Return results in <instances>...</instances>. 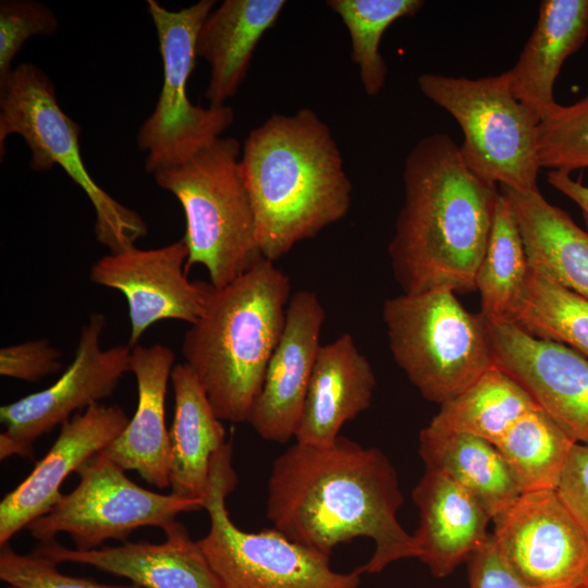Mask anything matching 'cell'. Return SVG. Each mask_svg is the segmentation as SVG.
Masks as SVG:
<instances>
[{"mask_svg": "<svg viewBox=\"0 0 588 588\" xmlns=\"http://www.w3.org/2000/svg\"><path fill=\"white\" fill-rule=\"evenodd\" d=\"M174 415L170 438L171 493L204 501L212 457L226 443L222 420L191 368L177 364L171 372Z\"/></svg>", "mask_w": 588, "mask_h": 588, "instance_id": "cell-25", "label": "cell"}, {"mask_svg": "<svg viewBox=\"0 0 588 588\" xmlns=\"http://www.w3.org/2000/svg\"><path fill=\"white\" fill-rule=\"evenodd\" d=\"M161 543L123 542L87 551L69 549L56 539L39 542L34 551L60 564H85L130 579L142 588H222L198 540L174 522Z\"/></svg>", "mask_w": 588, "mask_h": 588, "instance_id": "cell-18", "label": "cell"}, {"mask_svg": "<svg viewBox=\"0 0 588 588\" xmlns=\"http://www.w3.org/2000/svg\"><path fill=\"white\" fill-rule=\"evenodd\" d=\"M62 354L47 339L26 341L0 350V375L37 382L61 370Z\"/></svg>", "mask_w": 588, "mask_h": 588, "instance_id": "cell-35", "label": "cell"}, {"mask_svg": "<svg viewBox=\"0 0 588 588\" xmlns=\"http://www.w3.org/2000/svg\"><path fill=\"white\" fill-rule=\"evenodd\" d=\"M376 376L354 338L343 333L320 346L295 433L298 443L329 446L346 421L372 401Z\"/></svg>", "mask_w": 588, "mask_h": 588, "instance_id": "cell-20", "label": "cell"}, {"mask_svg": "<svg viewBox=\"0 0 588 588\" xmlns=\"http://www.w3.org/2000/svg\"><path fill=\"white\" fill-rule=\"evenodd\" d=\"M324 317L315 292L299 290L291 296L282 336L246 419L264 440L286 443L295 438Z\"/></svg>", "mask_w": 588, "mask_h": 588, "instance_id": "cell-16", "label": "cell"}, {"mask_svg": "<svg viewBox=\"0 0 588 588\" xmlns=\"http://www.w3.org/2000/svg\"><path fill=\"white\" fill-rule=\"evenodd\" d=\"M467 563L469 588H528L502 559L492 534Z\"/></svg>", "mask_w": 588, "mask_h": 588, "instance_id": "cell-37", "label": "cell"}, {"mask_svg": "<svg viewBox=\"0 0 588 588\" xmlns=\"http://www.w3.org/2000/svg\"><path fill=\"white\" fill-rule=\"evenodd\" d=\"M422 0H328L351 38V59L358 66L365 93L377 96L385 84L388 66L380 53L385 30L400 19L414 16Z\"/></svg>", "mask_w": 588, "mask_h": 588, "instance_id": "cell-31", "label": "cell"}, {"mask_svg": "<svg viewBox=\"0 0 588 588\" xmlns=\"http://www.w3.org/2000/svg\"><path fill=\"white\" fill-rule=\"evenodd\" d=\"M403 504L388 456L339 437L329 446L295 442L272 464L266 515L289 539L330 555L357 537L375 542L362 573L378 574L403 559H419L413 535L399 523Z\"/></svg>", "mask_w": 588, "mask_h": 588, "instance_id": "cell-1", "label": "cell"}, {"mask_svg": "<svg viewBox=\"0 0 588 588\" xmlns=\"http://www.w3.org/2000/svg\"><path fill=\"white\" fill-rule=\"evenodd\" d=\"M425 467L438 470L468 491L491 519L522 494L494 444L479 437L426 426L419 433Z\"/></svg>", "mask_w": 588, "mask_h": 588, "instance_id": "cell-26", "label": "cell"}, {"mask_svg": "<svg viewBox=\"0 0 588 588\" xmlns=\"http://www.w3.org/2000/svg\"><path fill=\"white\" fill-rule=\"evenodd\" d=\"M576 440L539 406L497 442L519 490H556Z\"/></svg>", "mask_w": 588, "mask_h": 588, "instance_id": "cell-28", "label": "cell"}, {"mask_svg": "<svg viewBox=\"0 0 588 588\" xmlns=\"http://www.w3.org/2000/svg\"><path fill=\"white\" fill-rule=\"evenodd\" d=\"M586 588H588V586Z\"/></svg>", "mask_w": 588, "mask_h": 588, "instance_id": "cell-40", "label": "cell"}, {"mask_svg": "<svg viewBox=\"0 0 588 588\" xmlns=\"http://www.w3.org/2000/svg\"><path fill=\"white\" fill-rule=\"evenodd\" d=\"M412 498L419 513L413 535L419 560L432 576L444 578L489 538L491 519L480 503L444 474L425 467Z\"/></svg>", "mask_w": 588, "mask_h": 588, "instance_id": "cell-19", "label": "cell"}, {"mask_svg": "<svg viewBox=\"0 0 588 588\" xmlns=\"http://www.w3.org/2000/svg\"><path fill=\"white\" fill-rule=\"evenodd\" d=\"M492 520L498 551L525 586H588V541L556 490L524 492Z\"/></svg>", "mask_w": 588, "mask_h": 588, "instance_id": "cell-13", "label": "cell"}, {"mask_svg": "<svg viewBox=\"0 0 588 588\" xmlns=\"http://www.w3.org/2000/svg\"><path fill=\"white\" fill-rule=\"evenodd\" d=\"M106 317L93 313L81 328L75 357L60 378L47 389L0 407L5 430L0 434V460L19 455L34 457L37 438L62 425L79 409L110 396L121 378L130 372L132 347L102 348Z\"/></svg>", "mask_w": 588, "mask_h": 588, "instance_id": "cell-12", "label": "cell"}, {"mask_svg": "<svg viewBox=\"0 0 588 588\" xmlns=\"http://www.w3.org/2000/svg\"><path fill=\"white\" fill-rule=\"evenodd\" d=\"M547 180L556 191L573 200L580 209L588 232V186L572 179L571 173L550 170Z\"/></svg>", "mask_w": 588, "mask_h": 588, "instance_id": "cell-38", "label": "cell"}, {"mask_svg": "<svg viewBox=\"0 0 588 588\" xmlns=\"http://www.w3.org/2000/svg\"><path fill=\"white\" fill-rule=\"evenodd\" d=\"M285 4L284 0H224L210 12L196 38V56L210 68L205 90L209 106H225L237 93L257 45Z\"/></svg>", "mask_w": 588, "mask_h": 588, "instance_id": "cell-22", "label": "cell"}, {"mask_svg": "<svg viewBox=\"0 0 588 588\" xmlns=\"http://www.w3.org/2000/svg\"><path fill=\"white\" fill-rule=\"evenodd\" d=\"M0 579L19 588H142L136 585H108L70 576L58 563L36 552L20 554L8 543L0 546Z\"/></svg>", "mask_w": 588, "mask_h": 588, "instance_id": "cell-34", "label": "cell"}, {"mask_svg": "<svg viewBox=\"0 0 588 588\" xmlns=\"http://www.w3.org/2000/svg\"><path fill=\"white\" fill-rule=\"evenodd\" d=\"M404 199L388 253L403 293L476 290L500 186L477 176L446 133L420 138L405 158Z\"/></svg>", "mask_w": 588, "mask_h": 588, "instance_id": "cell-2", "label": "cell"}, {"mask_svg": "<svg viewBox=\"0 0 588 588\" xmlns=\"http://www.w3.org/2000/svg\"><path fill=\"white\" fill-rule=\"evenodd\" d=\"M488 327L494 364L577 443L588 445V358L513 322H488Z\"/></svg>", "mask_w": 588, "mask_h": 588, "instance_id": "cell-15", "label": "cell"}, {"mask_svg": "<svg viewBox=\"0 0 588 588\" xmlns=\"http://www.w3.org/2000/svg\"><path fill=\"white\" fill-rule=\"evenodd\" d=\"M540 168L571 173L588 168V94L576 102L558 105L538 124Z\"/></svg>", "mask_w": 588, "mask_h": 588, "instance_id": "cell-32", "label": "cell"}, {"mask_svg": "<svg viewBox=\"0 0 588 588\" xmlns=\"http://www.w3.org/2000/svg\"><path fill=\"white\" fill-rule=\"evenodd\" d=\"M382 320L395 363L427 401L441 405L494 365L487 320L451 290L388 298Z\"/></svg>", "mask_w": 588, "mask_h": 588, "instance_id": "cell-6", "label": "cell"}, {"mask_svg": "<svg viewBox=\"0 0 588 588\" xmlns=\"http://www.w3.org/2000/svg\"><path fill=\"white\" fill-rule=\"evenodd\" d=\"M556 491L588 541V445L575 444Z\"/></svg>", "mask_w": 588, "mask_h": 588, "instance_id": "cell-36", "label": "cell"}, {"mask_svg": "<svg viewBox=\"0 0 588 588\" xmlns=\"http://www.w3.org/2000/svg\"><path fill=\"white\" fill-rule=\"evenodd\" d=\"M516 219L529 267L588 299V232L539 189L500 186Z\"/></svg>", "mask_w": 588, "mask_h": 588, "instance_id": "cell-24", "label": "cell"}, {"mask_svg": "<svg viewBox=\"0 0 588 588\" xmlns=\"http://www.w3.org/2000/svg\"><path fill=\"white\" fill-rule=\"evenodd\" d=\"M184 240L158 248L136 246L109 253L93 264L89 279L97 285L121 292L127 302L134 347L146 330L161 320L195 323L213 291L211 284L191 281L185 265Z\"/></svg>", "mask_w": 588, "mask_h": 588, "instance_id": "cell-14", "label": "cell"}, {"mask_svg": "<svg viewBox=\"0 0 588 588\" xmlns=\"http://www.w3.org/2000/svg\"><path fill=\"white\" fill-rule=\"evenodd\" d=\"M421 94L449 112L464 140L466 166L477 176L517 191L539 189V118L513 95L507 71L480 78L422 73Z\"/></svg>", "mask_w": 588, "mask_h": 588, "instance_id": "cell-8", "label": "cell"}, {"mask_svg": "<svg viewBox=\"0 0 588 588\" xmlns=\"http://www.w3.org/2000/svg\"><path fill=\"white\" fill-rule=\"evenodd\" d=\"M289 277L262 258L210 295L182 354L221 420L244 422L283 333Z\"/></svg>", "mask_w": 588, "mask_h": 588, "instance_id": "cell-4", "label": "cell"}, {"mask_svg": "<svg viewBox=\"0 0 588 588\" xmlns=\"http://www.w3.org/2000/svg\"><path fill=\"white\" fill-rule=\"evenodd\" d=\"M128 416L118 405L94 404L61 425L60 433L30 474L0 502V546L61 498L65 478L103 451L125 429Z\"/></svg>", "mask_w": 588, "mask_h": 588, "instance_id": "cell-17", "label": "cell"}, {"mask_svg": "<svg viewBox=\"0 0 588 588\" xmlns=\"http://www.w3.org/2000/svg\"><path fill=\"white\" fill-rule=\"evenodd\" d=\"M536 407L529 393L494 364L463 392L442 403L427 426L473 434L495 445L524 414Z\"/></svg>", "mask_w": 588, "mask_h": 588, "instance_id": "cell-27", "label": "cell"}, {"mask_svg": "<svg viewBox=\"0 0 588 588\" xmlns=\"http://www.w3.org/2000/svg\"><path fill=\"white\" fill-rule=\"evenodd\" d=\"M588 38V0H542L537 23L507 71L513 95L541 120L559 103L554 84L565 60Z\"/></svg>", "mask_w": 588, "mask_h": 588, "instance_id": "cell-23", "label": "cell"}, {"mask_svg": "<svg viewBox=\"0 0 588 588\" xmlns=\"http://www.w3.org/2000/svg\"><path fill=\"white\" fill-rule=\"evenodd\" d=\"M241 154L236 138L222 136L152 174L159 187L173 194L183 208L186 272L194 265H203L216 289L228 285L264 258L241 174Z\"/></svg>", "mask_w": 588, "mask_h": 588, "instance_id": "cell-5", "label": "cell"}, {"mask_svg": "<svg viewBox=\"0 0 588 588\" xmlns=\"http://www.w3.org/2000/svg\"><path fill=\"white\" fill-rule=\"evenodd\" d=\"M512 322L588 358V299L529 267Z\"/></svg>", "mask_w": 588, "mask_h": 588, "instance_id": "cell-30", "label": "cell"}, {"mask_svg": "<svg viewBox=\"0 0 588 588\" xmlns=\"http://www.w3.org/2000/svg\"><path fill=\"white\" fill-rule=\"evenodd\" d=\"M102 451L78 469L79 482L62 494L44 515L26 527L39 542L69 534L76 550L98 549L106 540L125 542L135 529L156 526L164 530L183 512L204 509V501L160 494L130 480Z\"/></svg>", "mask_w": 588, "mask_h": 588, "instance_id": "cell-11", "label": "cell"}, {"mask_svg": "<svg viewBox=\"0 0 588 588\" xmlns=\"http://www.w3.org/2000/svg\"><path fill=\"white\" fill-rule=\"evenodd\" d=\"M528 272L529 264L516 219L501 194L475 279L480 314L489 323L512 322Z\"/></svg>", "mask_w": 588, "mask_h": 588, "instance_id": "cell-29", "label": "cell"}, {"mask_svg": "<svg viewBox=\"0 0 588 588\" xmlns=\"http://www.w3.org/2000/svg\"><path fill=\"white\" fill-rule=\"evenodd\" d=\"M4 588H19V587L9 585L8 587H4Z\"/></svg>", "mask_w": 588, "mask_h": 588, "instance_id": "cell-39", "label": "cell"}, {"mask_svg": "<svg viewBox=\"0 0 588 588\" xmlns=\"http://www.w3.org/2000/svg\"><path fill=\"white\" fill-rule=\"evenodd\" d=\"M264 258L343 219L353 185L331 128L310 108L272 114L247 135L240 159Z\"/></svg>", "mask_w": 588, "mask_h": 588, "instance_id": "cell-3", "label": "cell"}, {"mask_svg": "<svg viewBox=\"0 0 588 588\" xmlns=\"http://www.w3.org/2000/svg\"><path fill=\"white\" fill-rule=\"evenodd\" d=\"M232 446L212 457L204 497L210 527L198 543L222 588H358V568L335 572L328 554L299 544L282 532H248L230 518L225 499L236 486Z\"/></svg>", "mask_w": 588, "mask_h": 588, "instance_id": "cell-9", "label": "cell"}, {"mask_svg": "<svg viewBox=\"0 0 588 588\" xmlns=\"http://www.w3.org/2000/svg\"><path fill=\"white\" fill-rule=\"evenodd\" d=\"M216 3L215 0H200L171 11L156 0L147 1L163 69L156 107L136 137L138 148L146 154L145 170L150 174L185 160L222 137L234 122L230 106L201 107L193 105L187 96L188 79L198 59L197 34Z\"/></svg>", "mask_w": 588, "mask_h": 588, "instance_id": "cell-10", "label": "cell"}, {"mask_svg": "<svg viewBox=\"0 0 588 588\" xmlns=\"http://www.w3.org/2000/svg\"><path fill=\"white\" fill-rule=\"evenodd\" d=\"M59 29V21L50 8L34 0L0 2V81L12 65L24 44L33 36H49Z\"/></svg>", "mask_w": 588, "mask_h": 588, "instance_id": "cell-33", "label": "cell"}, {"mask_svg": "<svg viewBox=\"0 0 588 588\" xmlns=\"http://www.w3.org/2000/svg\"><path fill=\"white\" fill-rule=\"evenodd\" d=\"M175 355L162 344L132 347L131 368L137 385L135 414L102 452L123 470H135L149 485L169 487L170 438L166 394Z\"/></svg>", "mask_w": 588, "mask_h": 588, "instance_id": "cell-21", "label": "cell"}, {"mask_svg": "<svg viewBox=\"0 0 588 588\" xmlns=\"http://www.w3.org/2000/svg\"><path fill=\"white\" fill-rule=\"evenodd\" d=\"M30 151L29 168L59 166L87 195L96 212V240L110 253L135 246L147 234L144 219L106 193L90 176L79 148L81 126L60 107L54 85L37 65L23 62L0 81V156L10 135Z\"/></svg>", "mask_w": 588, "mask_h": 588, "instance_id": "cell-7", "label": "cell"}]
</instances>
